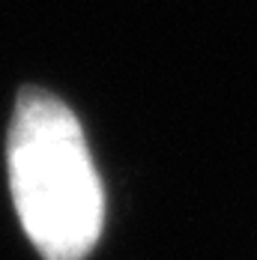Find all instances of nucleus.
Wrapping results in <instances>:
<instances>
[{"instance_id": "obj_1", "label": "nucleus", "mask_w": 257, "mask_h": 260, "mask_svg": "<svg viewBox=\"0 0 257 260\" xmlns=\"http://www.w3.org/2000/svg\"><path fill=\"white\" fill-rule=\"evenodd\" d=\"M6 156L27 239L45 260H84L102 234L105 201L75 114L51 93L24 87Z\"/></svg>"}]
</instances>
